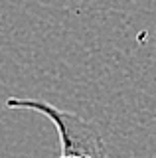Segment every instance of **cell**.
Listing matches in <instances>:
<instances>
[{
  "instance_id": "1",
  "label": "cell",
  "mask_w": 156,
  "mask_h": 158,
  "mask_svg": "<svg viewBox=\"0 0 156 158\" xmlns=\"http://www.w3.org/2000/svg\"><path fill=\"white\" fill-rule=\"evenodd\" d=\"M6 107L36 111L50 118L57 135H60V144H61L60 158H107L105 142L99 128L93 123L85 121L83 117L69 111H61L55 105L42 101V99L10 97L6 101Z\"/></svg>"
}]
</instances>
